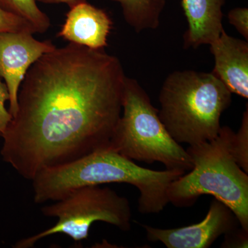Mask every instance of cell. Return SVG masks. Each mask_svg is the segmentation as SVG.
Returning <instances> with one entry per match:
<instances>
[{
	"instance_id": "cell-1",
	"label": "cell",
	"mask_w": 248,
	"mask_h": 248,
	"mask_svg": "<svg viewBox=\"0 0 248 248\" xmlns=\"http://www.w3.org/2000/svg\"><path fill=\"white\" fill-rule=\"evenodd\" d=\"M126 76L120 60L70 43L44 54L18 93L2 137L1 157L32 181L44 169L110 147L122 112Z\"/></svg>"
},
{
	"instance_id": "cell-2",
	"label": "cell",
	"mask_w": 248,
	"mask_h": 248,
	"mask_svg": "<svg viewBox=\"0 0 248 248\" xmlns=\"http://www.w3.org/2000/svg\"><path fill=\"white\" fill-rule=\"evenodd\" d=\"M185 173L145 169L108 147L69 164L41 170L32 180L33 200L35 203L57 202L84 186L124 183L135 186L140 192V213L158 214L169 203L170 184Z\"/></svg>"
},
{
	"instance_id": "cell-3",
	"label": "cell",
	"mask_w": 248,
	"mask_h": 248,
	"mask_svg": "<svg viewBox=\"0 0 248 248\" xmlns=\"http://www.w3.org/2000/svg\"><path fill=\"white\" fill-rule=\"evenodd\" d=\"M232 94L212 73L173 72L160 91V120L179 144L210 141L219 133L221 115L231 106Z\"/></svg>"
},
{
	"instance_id": "cell-4",
	"label": "cell",
	"mask_w": 248,
	"mask_h": 248,
	"mask_svg": "<svg viewBox=\"0 0 248 248\" xmlns=\"http://www.w3.org/2000/svg\"><path fill=\"white\" fill-rule=\"evenodd\" d=\"M234 133L221 126L216 138L189 146L186 151L193 168L170 184L167 197L174 206L187 208L201 196H213L231 209L240 227L248 232V173L232 153Z\"/></svg>"
},
{
	"instance_id": "cell-5",
	"label": "cell",
	"mask_w": 248,
	"mask_h": 248,
	"mask_svg": "<svg viewBox=\"0 0 248 248\" xmlns=\"http://www.w3.org/2000/svg\"><path fill=\"white\" fill-rule=\"evenodd\" d=\"M110 148L131 160L161 163L166 170L186 172L193 168L190 155L166 130L148 93L138 80L127 76L122 115Z\"/></svg>"
},
{
	"instance_id": "cell-6",
	"label": "cell",
	"mask_w": 248,
	"mask_h": 248,
	"mask_svg": "<svg viewBox=\"0 0 248 248\" xmlns=\"http://www.w3.org/2000/svg\"><path fill=\"white\" fill-rule=\"evenodd\" d=\"M46 217H56L58 222L51 228L25 239L19 240L16 248H31L44 238L63 234L80 243L87 239L93 223L102 221L122 231L132 228L130 202L109 187L89 186L72 191L56 203L44 206Z\"/></svg>"
},
{
	"instance_id": "cell-7",
	"label": "cell",
	"mask_w": 248,
	"mask_h": 248,
	"mask_svg": "<svg viewBox=\"0 0 248 248\" xmlns=\"http://www.w3.org/2000/svg\"><path fill=\"white\" fill-rule=\"evenodd\" d=\"M140 225L146 231L148 241L161 242L168 248H208L222 235L240 226L231 209L215 198L206 216L200 223L170 229Z\"/></svg>"
},
{
	"instance_id": "cell-8",
	"label": "cell",
	"mask_w": 248,
	"mask_h": 248,
	"mask_svg": "<svg viewBox=\"0 0 248 248\" xmlns=\"http://www.w3.org/2000/svg\"><path fill=\"white\" fill-rule=\"evenodd\" d=\"M57 47L50 40L39 41L28 32H0V78L9 90V112L17 113V97L23 80L31 66Z\"/></svg>"
},
{
	"instance_id": "cell-9",
	"label": "cell",
	"mask_w": 248,
	"mask_h": 248,
	"mask_svg": "<svg viewBox=\"0 0 248 248\" xmlns=\"http://www.w3.org/2000/svg\"><path fill=\"white\" fill-rule=\"evenodd\" d=\"M215 58L212 73L221 80L232 93L248 98V43L222 31L210 45Z\"/></svg>"
},
{
	"instance_id": "cell-10",
	"label": "cell",
	"mask_w": 248,
	"mask_h": 248,
	"mask_svg": "<svg viewBox=\"0 0 248 248\" xmlns=\"http://www.w3.org/2000/svg\"><path fill=\"white\" fill-rule=\"evenodd\" d=\"M112 26L107 12L84 1L70 8L58 36L70 43L100 50L108 46Z\"/></svg>"
},
{
	"instance_id": "cell-11",
	"label": "cell",
	"mask_w": 248,
	"mask_h": 248,
	"mask_svg": "<svg viewBox=\"0 0 248 248\" xmlns=\"http://www.w3.org/2000/svg\"><path fill=\"white\" fill-rule=\"evenodd\" d=\"M226 0H182L188 28L184 35V48L210 45L224 30L223 7Z\"/></svg>"
},
{
	"instance_id": "cell-12",
	"label": "cell",
	"mask_w": 248,
	"mask_h": 248,
	"mask_svg": "<svg viewBox=\"0 0 248 248\" xmlns=\"http://www.w3.org/2000/svg\"><path fill=\"white\" fill-rule=\"evenodd\" d=\"M120 4L124 19L137 32L155 30L159 27L160 17L166 0H110Z\"/></svg>"
},
{
	"instance_id": "cell-13",
	"label": "cell",
	"mask_w": 248,
	"mask_h": 248,
	"mask_svg": "<svg viewBox=\"0 0 248 248\" xmlns=\"http://www.w3.org/2000/svg\"><path fill=\"white\" fill-rule=\"evenodd\" d=\"M0 7L25 19L38 33H45L51 24L50 18L41 11L35 0H0Z\"/></svg>"
},
{
	"instance_id": "cell-14",
	"label": "cell",
	"mask_w": 248,
	"mask_h": 248,
	"mask_svg": "<svg viewBox=\"0 0 248 248\" xmlns=\"http://www.w3.org/2000/svg\"><path fill=\"white\" fill-rule=\"evenodd\" d=\"M232 153L238 165L248 173V107L243 114L241 126L232 140Z\"/></svg>"
},
{
	"instance_id": "cell-15",
	"label": "cell",
	"mask_w": 248,
	"mask_h": 248,
	"mask_svg": "<svg viewBox=\"0 0 248 248\" xmlns=\"http://www.w3.org/2000/svg\"><path fill=\"white\" fill-rule=\"evenodd\" d=\"M4 32L36 33L35 28L30 22L0 7V32Z\"/></svg>"
},
{
	"instance_id": "cell-16",
	"label": "cell",
	"mask_w": 248,
	"mask_h": 248,
	"mask_svg": "<svg viewBox=\"0 0 248 248\" xmlns=\"http://www.w3.org/2000/svg\"><path fill=\"white\" fill-rule=\"evenodd\" d=\"M230 24L248 40V9L247 7H236L231 10L228 14Z\"/></svg>"
},
{
	"instance_id": "cell-17",
	"label": "cell",
	"mask_w": 248,
	"mask_h": 248,
	"mask_svg": "<svg viewBox=\"0 0 248 248\" xmlns=\"http://www.w3.org/2000/svg\"><path fill=\"white\" fill-rule=\"evenodd\" d=\"M10 99L9 90L6 84L0 80V135L4 133L11 120L12 115L5 108V102Z\"/></svg>"
},
{
	"instance_id": "cell-18",
	"label": "cell",
	"mask_w": 248,
	"mask_h": 248,
	"mask_svg": "<svg viewBox=\"0 0 248 248\" xmlns=\"http://www.w3.org/2000/svg\"><path fill=\"white\" fill-rule=\"evenodd\" d=\"M225 236L226 238L222 248H248V232L241 227L240 229L237 228Z\"/></svg>"
},
{
	"instance_id": "cell-19",
	"label": "cell",
	"mask_w": 248,
	"mask_h": 248,
	"mask_svg": "<svg viewBox=\"0 0 248 248\" xmlns=\"http://www.w3.org/2000/svg\"><path fill=\"white\" fill-rule=\"evenodd\" d=\"M35 1H40L45 4H65L71 8L79 3L86 1V0H35Z\"/></svg>"
}]
</instances>
